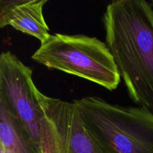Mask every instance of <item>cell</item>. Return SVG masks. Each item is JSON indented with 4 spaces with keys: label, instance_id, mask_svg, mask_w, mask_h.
Returning a JSON list of instances; mask_svg holds the SVG:
<instances>
[{
    "label": "cell",
    "instance_id": "6da1fadb",
    "mask_svg": "<svg viewBox=\"0 0 153 153\" xmlns=\"http://www.w3.org/2000/svg\"><path fill=\"white\" fill-rule=\"evenodd\" d=\"M105 43L129 98L153 114V9L145 0H116L102 17Z\"/></svg>",
    "mask_w": 153,
    "mask_h": 153
},
{
    "label": "cell",
    "instance_id": "7a4b0ae2",
    "mask_svg": "<svg viewBox=\"0 0 153 153\" xmlns=\"http://www.w3.org/2000/svg\"><path fill=\"white\" fill-rule=\"evenodd\" d=\"M90 132L107 153H153V114L98 97L73 100Z\"/></svg>",
    "mask_w": 153,
    "mask_h": 153
},
{
    "label": "cell",
    "instance_id": "3957f363",
    "mask_svg": "<svg viewBox=\"0 0 153 153\" xmlns=\"http://www.w3.org/2000/svg\"><path fill=\"white\" fill-rule=\"evenodd\" d=\"M34 61L52 70L86 79L110 91L121 76L105 42L85 34H50L34 52Z\"/></svg>",
    "mask_w": 153,
    "mask_h": 153
},
{
    "label": "cell",
    "instance_id": "277c9868",
    "mask_svg": "<svg viewBox=\"0 0 153 153\" xmlns=\"http://www.w3.org/2000/svg\"><path fill=\"white\" fill-rule=\"evenodd\" d=\"M32 70L9 51L0 55V100L40 153H61L36 95Z\"/></svg>",
    "mask_w": 153,
    "mask_h": 153
},
{
    "label": "cell",
    "instance_id": "5b68a950",
    "mask_svg": "<svg viewBox=\"0 0 153 153\" xmlns=\"http://www.w3.org/2000/svg\"><path fill=\"white\" fill-rule=\"evenodd\" d=\"M36 95L61 153H107L88 129L74 102L47 97L37 88Z\"/></svg>",
    "mask_w": 153,
    "mask_h": 153
},
{
    "label": "cell",
    "instance_id": "8992f818",
    "mask_svg": "<svg viewBox=\"0 0 153 153\" xmlns=\"http://www.w3.org/2000/svg\"><path fill=\"white\" fill-rule=\"evenodd\" d=\"M46 2V0H1L0 28L10 25L42 43L50 35L43 12Z\"/></svg>",
    "mask_w": 153,
    "mask_h": 153
},
{
    "label": "cell",
    "instance_id": "52a82bcc",
    "mask_svg": "<svg viewBox=\"0 0 153 153\" xmlns=\"http://www.w3.org/2000/svg\"><path fill=\"white\" fill-rule=\"evenodd\" d=\"M0 153H40L0 100Z\"/></svg>",
    "mask_w": 153,
    "mask_h": 153
},
{
    "label": "cell",
    "instance_id": "ba28073f",
    "mask_svg": "<svg viewBox=\"0 0 153 153\" xmlns=\"http://www.w3.org/2000/svg\"><path fill=\"white\" fill-rule=\"evenodd\" d=\"M149 3H150V4H151V5L153 6V0H152V1H151Z\"/></svg>",
    "mask_w": 153,
    "mask_h": 153
}]
</instances>
